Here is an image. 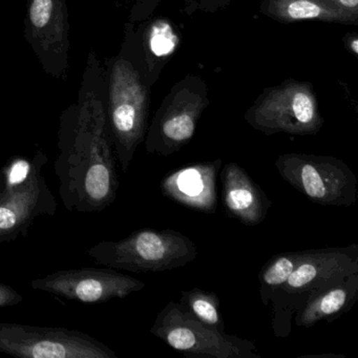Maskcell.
Returning <instances> with one entry per match:
<instances>
[{
    "mask_svg": "<svg viewBox=\"0 0 358 358\" xmlns=\"http://www.w3.org/2000/svg\"><path fill=\"white\" fill-rule=\"evenodd\" d=\"M54 171L60 199L68 210L99 213L117 198L119 179L110 136L106 66L91 51L77 103L60 117Z\"/></svg>",
    "mask_w": 358,
    "mask_h": 358,
    "instance_id": "obj_1",
    "label": "cell"
},
{
    "mask_svg": "<svg viewBox=\"0 0 358 358\" xmlns=\"http://www.w3.org/2000/svg\"><path fill=\"white\" fill-rule=\"evenodd\" d=\"M106 100L115 155L127 173L148 127L152 89L136 24H125L120 51L106 62Z\"/></svg>",
    "mask_w": 358,
    "mask_h": 358,
    "instance_id": "obj_2",
    "label": "cell"
},
{
    "mask_svg": "<svg viewBox=\"0 0 358 358\" xmlns=\"http://www.w3.org/2000/svg\"><path fill=\"white\" fill-rule=\"evenodd\" d=\"M358 272V245L347 247L306 249L297 265L272 303V329L278 337H287L292 330L295 314L327 289Z\"/></svg>",
    "mask_w": 358,
    "mask_h": 358,
    "instance_id": "obj_3",
    "label": "cell"
},
{
    "mask_svg": "<svg viewBox=\"0 0 358 358\" xmlns=\"http://www.w3.org/2000/svg\"><path fill=\"white\" fill-rule=\"evenodd\" d=\"M98 265L135 272H164L184 267L198 257L196 244L173 229H141L119 241H101L87 249Z\"/></svg>",
    "mask_w": 358,
    "mask_h": 358,
    "instance_id": "obj_4",
    "label": "cell"
},
{
    "mask_svg": "<svg viewBox=\"0 0 358 358\" xmlns=\"http://www.w3.org/2000/svg\"><path fill=\"white\" fill-rule=\"evenodd\" d=\"M48 158L41 150L32 162L16 160L8 167L6 187L0 194V243L26 236L35 220L51 217L57 201L43 173Z\"/></svg>",
    "mask_w": 358,
    "mask_h": 358,
    "instance_id": "obj_5",
    "label": "cell"
},
{
    "mask_svg": "<svg viewBox=\"0 0 358 358\" xmlns=\"http://www.w3.org/2000/svg\"><path fill=\"white\" fill-rule=\"evenodd\" d=\"M244 118L253 129L266 136H314L324 123L313 85L294 79L266 87Z\"/></svg>",
    "mask_w": 358,
    "mask_h": 358,
    "instance_id": "obj_6",
    "label": "cell"
},
{
    "mask_svg": "<svg viewBox=\"0 0 358 358\" xmlns=\"http://www.w3.org/2000/svg\"><path fill=\"white\" fill-rule=\"evenodd\" d=\"M208 106V85L202 77L188 74L175 83L148 125L146 152L169 157L181 150L192 141Z\"/></svg>",
    "mask_w": 358,
    "mask_h": 358,
    "instance_id": "obj_7",
    "label": "cell"
},
{
    "mask_svg": "<svg viewBox=\"0 0 358 358\" xmlns=\"http://www.w3.org/2000/svg\"><path fill=\"white\" fill-rule=\"evenodd\" d=\"M284 181L316 204L351 207L357 200L358 180L341 159L288 152L274 162Z\"/></svg>",
    "mask_w": 358,
    "mask_h": 358,
    "instance_id": "obj_8",
    "label": "cell"
},
{
    "mask_svg": "<svg viewBox=\"0 0 358 358\" xmlns=\"http://www.w3.org/2000/svg\"><path fill=\"white\" fill-rule=\"evenodd\" d=\"M150 333L175 351L187 356L215 358H261L248 339L215 330L169 301L157 315Z\"/></svg>",
    "mask_w": 358,
    "mask_h": 358,
    "instance_id": "obj_9",
    "label": "cell"
},
{
    "mask_svg": "<svg viewBox=\"0 0 358 358\" xmlns=\"http://www.w3.org/2000/svg\"><path fill=\"white\" fill-rule=\"evenodd\" d=\"M0 352L24 358H118L87 332L14 322H0Z\"/></svg>",
    "mask_w": 358,
    "mask_h": 358,
    "instance_id": "obj_10",
    "label": "cell"
},
{
    "mask_svg": "<svg viewBox=\"0 0 358 358\" xmlns=\"http://www.w3.org/2000/svg\"><path fill=\"white\" fill-rule=\"evenodd\" d=\"M68 0H27L24 37L43 71L66 80L70 70Z\"/></svg>",
    "mask_w": 358,
    "mask_h": 358,
    "instance_id": "obj_11",
    "label": "cell"
},
{
    "mask_svg": "<svg viewBox=\"0 0 358 358\" xmlns=\"http://www.w3.org/2000/svg\"><path fill=\"white\" fill-rule=\"evenodd\" d=\"M31 287L78 303H102L139 292L145 282L113 268H81L53 272L33 280Z\"/></svg>",
    "mask_w": 358,
    "mask_h": 358,
    "instance_id": "obj_12",
    "label": "cell"
},
{
    "mask_svg": "<svg viewBox=\"0 0 358 358\" xmlns=\"http://www.w3.org/2000/svg\"><path fill=\"white\" fill-rule=\"evenodd\" d=\"M222 165L221 159H217L171 171L161 180V192L186 208L215 213L217 208V178Z\"/></svg>",
    "mask_w": 358,
    "mask_h": 358,
    "instance_id": "obj_13",
    "label": "cell"
},
{
    "mask_svg": "<svg viewBox=\"0 0 358 358\" xmlns=\"http://www.w3.org/2000/svg\"><path fill=\"white\" fill-rule=\"evenodd\" d=\"M223 202L230 217L246 226L263 223L271 207L259 184L236 162H229L221 173Z\"/></svg>",
    "mask_w": 358,
    "mask_h": 358,
    "instance_id": "obj_14",
    "label": "cell"
},
{
    "mask_svg": "<svg viewBox=\"0 0 358 358\" xmlns=\"http://www.w3.org/2000/svg\"><path fill=\"white\" fill-rule=\"evenodd\" d=\"M136 24L150 80L156 85L163 69L177 52L180 34L175 24L165 17H150Z\"/></svg>",
    "mask_w": 358,
    "mask_h": 358,
    "instance_id": "obj_15",
    "label": "cell"
},
{
    "mask_svg": "<svg viewBox=\"0 0 358 358\" xmlns=\"http://www.w3.org/2000/svg\"><path fill=\"white\" fill-rule=\"evenodd\" d=\"M358 299V272L314 297L294 316L297 327L310 328L322 320L332 322L353 308Z\"/></svg>",
    "mask_w": 358,
    "mask_h": 358,
    "instance_id": "obj_16",
    "label": "cell"
},
{
    "mask_svg": "<svg viewBox=\"0 0 358 358\" xmlns=\"http://www.w3.org/2000/svg\"><path fill=\"white\" fill-rule=\"evenodd\" d=\"M259 12L280 24L299 22H322L352 26L338 12L318 0H259Z\"/></svg>",
    "mask_w": 358,
    "mask_h": 358,
    "instance_id": "obj_17",
    "label": "cell"
},
{
    "mask_svg": "<svg viewBox=\"0 0 358 358\" xmlns=\"http://www.w3.org/2000/svg\"><path fill=\"white\" fill-rule=\"evenodd\" d=\"M306 250L288 251L272 257L259 273V294L264 306H268L274 293L286 284L291 273L305 257Z\"/></svg>",
    "mask_w": 358,
    "mask_h": 358,
    "instance_id": "obj_18",
    "label": "cell"
},
{
    "mask_svg": "<svg viewBox=\"0 0 358 358\" xmlns=\"http://www.w3.org/2000/svg\"><path fill=\"white\" fill-rule=\"evenodd\" d=\"M179 305L186 313L203 324L215 330L225 331V322L220 311V299L217 293L200 288L183 291Z\"/></svg>",
    "mask_w": 358,
    "mask_h": 358,
    "instance_id": "obj_19",
    "label": "cell"
},
{
    "mask_svg": "<svg viewBox=\"0 0 358 358\" xmlns=\"http://www.w3.org/2000/svg\"><path fill=\"white\" fill-rule=\"evenodd\" d=\"M238 0H183L181 12L187 16L196 13L215 14L225 10Z\"/></svg>",
    "mask_w": 358,
    "mask_h": 358,
    "instance_id": "obj_20",
    "label": "cell"
},
{
    "mask_svg": "<svg viewBox=\"0 0 358 358\" xmlns=\"http://www.w3.org/2000/svg\"><path fill=\"white\" fill-rule=\"evenodd\" d=\"M162 0H133L129 22L133 24L150 20L158 9Z\"/></svg>",
    "mask_w": 358,
    "mask_h": 358,
    "instance_id": "obj_21",
    "label": "cell"
},
{
    "mask_svg": "<svg viewBox=\"0 0 358 358\" xmlns=\"http://www.w3.org/2000/svg\"><path fill=\"white\" fill-rule=\"evenodd\" d=\"M318 1L347 17L351 22L352 26H358V0H318Z\"/></svg>",
    "mask_w": 358,
    "mask_h": 358,
    "instance_id": "obj_22",
    "label": "cell"
},
{
    "mask_svg": "<svg viewBox=\"0 0 358 358\" xmlns=\"http://www.w3.org/2000/svg\"><path fill=\"white\" fill-rule=\"evenodd\" d=\"M24 301V296L9 285L0 282V308L12 307Z\"/></svg>",
    "mask_w": 358,
    "mask_h": 358,
    "instance_id": "obj_23",
    "label": "cell"
},
{
    "mask_svg": "<svg viewBox=\"0 0 358 358\" xmlns=\"http://www.w3.org/2000/svg\"><path fill=\"white\" fill-rule=\"evenodd\" d=\"M348 36V41H345V45H348V50L354 55H357L358 53V39L355 34H349Z\"/></svg>",
    "mask_w": 358,
    "mask_h": 358,
    "instance_id": "obj_24",
    "label": "cell"
},
{
    "mask_svg": "<svg viewBox=\"0 0 358 358\" xmlns=\"http://www.w3.org/2000/svg\"><path fill=\"white\" fill-rule=\"evenodd\" d=\"M6 187V173L5 171H0V194L3 192Z\"/></svg>",
    "mask_w": 358,
    "mask_h": 358,
    "instance_id": "obj_25",
    "label": "cell"
}]
</instances>
